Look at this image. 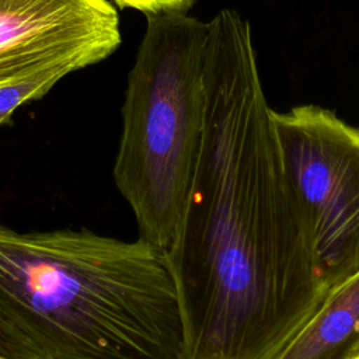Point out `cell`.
<instances>
[{
  "label": "cell",
  "instance_id": "6da1fadb",
  "mask_svg": "<svg viewBox=\"0 0 359 359\" xmlns=\"http://www.w3.org/2000/svg\"><path fill=\"white\" fill-rule=\"evenodd\" d=\"M196 167L163 251L181 314L182 359H265L327 293L287 180L251 27L208 21Z\"/></svg>",
  "mask_w": 359,
  "mask_h": 359
},
{
  "label": "cell",
  "instance_id": "8992f818",
  "mask_svg": "<svg viewBox=\"0 0 359 359\" xmlns=\"http://www.w3.org/2000/svg\"><path fill=\"white\" fill-rule=\"evenodd\" d=\"M359 341V271L331 286L265 359H348Z\"/></svg>",
  "mask_w": 359,
  "mask_h": 359
},
{
  "label": "cell",
  "instance_id": "52a82bcc",
  "mask_svg": "<svg viewBox=\"0 0 359 359\" xmlns=\"http://www.w3.org/2000/svg\"><path fill=\"white\" fill-rule=\"evenodd\" d=\"M65 69H50L35 77L0 87V125L22 104L43 97L59 80L67 76Z\"/></svg>",
  "mask_w": 359,
  "mask_h": 359
},
{
  "label": "cell",
  "instance_id": "277c9868",
  "mask_svg": "<svg viewBox=\"0 0 359 359\" xmlns=\"http://www.w3.org/2000/svg\"><path fill=\"white\" fill-rule=\"evenodd\" d=\"M272 116L283 167L330 289L359 271V126L313 104Z\"/></svg>",
  "mask_w": 359,
  "mask_h": 359
},
{
  "label": "cell",
  "instance_id": "30bf717a",
  "mask_svg": "<svg viewBox=\"0 0 359 359\" xmlns=\"http://www.w3.org/2000/svg\"><path fill=\"white\" fill-rule=\"evenodd\" d=\"M0 359H4V358H1V356H0Z\"/></svg>",
  "mask_w": 359,
  "mask_h": 359
},
{
  "label": "cell",
  "instance_id": "3957f363",
  "mask_svg": "<svg viewBox=\"0 0 359 359\" xmlns=\"http://www.w3.org/2000/svg\"><path fill=\"white\" fill-rule=\"evenodd\" d=\"M206 34L208 22L188 11L147 14L128 74L112 174L139 237L161 251L172 240L199 154Z\"/></svg>",
  "mask_w": 359,
  "mask_h": 359
},
{
  "label": "cell",
  "instance_id": "ba28073f",
  "mask_svg": "<svg viewBox=\"0 0 359 359\" xmlns=\"http://www.w3.org/2000/svg\"><path fill=\"white\" fill-rule=\"evenodd\" d=\"M121 8H133L144 15L160 11H188L195 0H109Z\"/></svg>",
  "mask_w": 359,
  "mask_h": 359
},
{
  "label": "cell",
  "instance_id": "7a4b0ae2",
  "mask_svg": "<svg viewBox=\"0 0 359 359\" xmlns=\"http://www.w3.org/2000/svg\"><path fill=\"white\" fill-rule=\"evenodd\" d=\"M0 356L182 359L164 252L140 237L0 223Z\"/></svg>",
  "mask_w": 359,
  "mask_h": 359
},
{
  "label": "cell",
  "instance_id": "9c48e42d",
  "mask_svg": "<svg viewBox=\"0 0 359 359\" xmlns=\"http://www.w3.org/2000/svg\"><path fill=\"white\" fill-rule=\"evenodd\" d=\"M348 359H359V341H358L356 345L353 346V349H352V352L349 353Z\"/></svg>",
  "mask_w": 359,
  "mask_h": 359
},
{
  "label": "cell",
  "instance_id": "5b68a950",
  "mask_svg": "<svg viewBox=\"0 0 359 359\" xmlns=\"http://www.w3.org/2000/svg\"><path fill=\"white\" fill-rule=\"evenodd\" d=\"M121 43L109 0H0V87L98 63Z\"/></svg>",
  "mask_w": 359,
  "mask_h": 359
}]
</instances>
